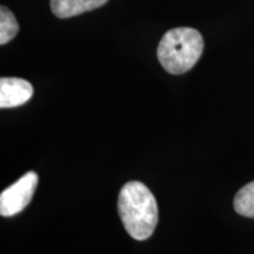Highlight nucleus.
<instances>
[{
	"mask_svg": "<svg viewBox=\"0 0 254 254\" xmlns=\"http://www.w3.org/2000/svg\"><path fill=\"white\" fill-rule=\"evenodd\" d=\"M33 95V87L20 78L0 79V107L9 109L24 105Z\"/></svg>",
	"mask_w": 254,
	"mask_h": 254,
	"instance_id": "20e7f679",
	"label": "nucleus"
},
{
	"mask_svg": "<svg viewBox=\"0 0 254 254\" xmlns=\"http://www.w3.org/2000/svg\"><path fill=\"white\" fill-rule=\"evenodd\" d=\"M107 1L109 0H51V8L56 17L66 19L100 7Z\"/></svg>",
	"mask_w": 254,
	"mask_h": 254,
	"instance_id": "39448f33",
	"label": "nucleus"
},
{
	"mask_svg": "<svg viewBox=\"0 0 254 254\" xmlns=\"http://www.w3.org/2000/svg\"><path fill=\"white\" fill-rule=\"evenodd\" d=\"M118 212L127 233L135 240L148 239L158 224L154 195L140 182L124 185L118 198Z\"/></svg>",
	"mask_w": 254,
	"mask_h": 254,
	"instance_id": "f257e3e1",
	"label": "nucleus"
},
{
	"mask_svg": "<svg viewBox=\"0 0 254 254\" xmlns=\"http://www.w3.org/2000/svg\"><path fill=\"white\" fill-rule=\"evenodd\" d=\"M19 25L17 19L8 8L1 6L0 8V44L5 45L17 36Z\"/></svg>",
	"mask_w": 254,
	"mask_h": 254,
	"instance_id": "0eeeda50",
	"label": "nucleus"
},
{
	"mask_svg": "<svg viewBox=\"0 0 254 254\" xmlns=\"http://www.w3.org/2000/svg\"><path fill=\"white\" fill-rule=\"evenodd\" d=\"M204 51V39L194 28L177 27L165 33L158 46V59L171 74L190 71Z\"/></svg>",
	"mask_w": 254,
	"mask_h": 254,
	"instance_id": "f03ea898",
	"label": "nucleus"
},
{
	"mask_svg": "<svg viewBox=\"0 0 254 254\" xmlns=\"http://www.w3.org/2000/svg\"><path fill=\"white\" fill-rule=\"evenodd\" d=\"M38 185V176L31 171L0 194V214L12 217L20 213L30 204Z\"/></svg>",
	"mask_w": 254,
	"mask_h": 254,
	"instance_id": "7ed1b4c3",
	"label": "nucleus"
},
{
	"mask_svg": "<svg viewBox=\"0 0 254 254\" xmlns=\"http://www.w3.org/2000/svg\"><path fill=\"white\" fill-rule=\"evenodd\" d=\"M233 205L237 213L247 218H254V182L239 190Z\"/></svg>",
	"mask_w": 254,
	"mask_h": 254,
	"instance_id": "423d86ee",
	"label": "nucleus"
}]
</instances>
